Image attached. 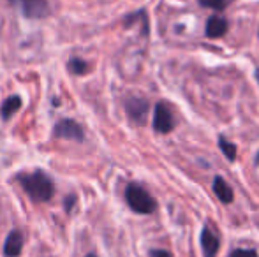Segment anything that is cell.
Masks as SVG:
<instances>
[{
	"label": "cell",
	"mask_w": 259,
	"mask_h": 257,
	"mask_svg": "<svg viewBox=\"0 0 259 257\" xmlns=\"http://www.w3.org/2000/svg\"><path fill=\"white\" fill-rule=\"evenodd\" d=\"M20 183L28 197L35 202L50 201L55 194L53 180L45 171H34L20 176Z\"/></svg>",
	"instance_id": "1"
},
{
	"label": "cell",
	"mask_w": 259,
	"mask_h": 257,
	"mask_svg": "<svg viewBox=\"0 0 259 257\" xmlns=\"http://www.w3.org/2000/svg\"><path fill=\"white\" fill-rule=\"evenodd\" d=\"M125 201L129 208L140 215H150L157 210V201L140 183H129L125 187Z\"/></svg>",
	"instance_id": "2"
},
{
	"label": "cell",
	"mask_w": 259,
	"mask_h": 257,
	"mask_svg": "<svg viewBox=\"0 0 259 257\" xmlns=\"http://www.w3.org/2000/svg\"><path fill=\"white\" fill-rule=\"evenodd\" d=\"M177 127V117L166 102H157L154 110V130L159 134H169Z\"/></svg>",
	"instance_id": "3"
},
{
	"label": "cell",
	"mask_w": 259,
	"mask_h": 257,
	"mask_svg": "<svg viewBox=\"0 0 259 257\" xmlns=\"http://www.w3.org/2000/svg\"><path fill=\"white\" fill-rule=\"evenodd\" d=\"M125 111H127V117L131 118L133 124L145 125L147 117H148V111H150V102H148L145 97L131 95L125 99Z\"/></svg>",
	"instance_id": "4"
},
{
	"label": "cell",
	"mask_w": 259,
	"mask_h": 257,
	"mask_svg": "<svg viewBox=\"0 0 259 257\" xmlns=\"http://www.w3.org/2000/svg\"><path fill=\"white\" fill-rule=\"evenodd\" d=\"M14 7L23 13L27 18H42L48 14V0H11Z\"/></svg>",
	"instance_id": "5"
},
{
	"label": "cell",
	"mask_w": 259,
	"mask_h": 257,
	"mask_svg": "<svg viewBox=\"0 0 259 257\" xmlns=\"http://www.w3.org/2000/svg\"><path fill=\"white\" fill-rule=\"evenodd\" d=\"M53 134L57 137H64V139H74V141L85 139L83 127L78 122L71 120V118H64V120L57 122V125H55V129H53Z\"/></svg>",
	"instance_id": "6"
},
{
	"label": "cell",
	"mask_w": 259,
	"mask_h": 257,
	"mask_svg": "<svg viewBox=\"0 0 259 257\" xmlns=\"http://www.w3.org/2000/svg\"><path fill=\"white\" fill-rule=\"evenodd\" d=\"M229 30V23L224 16L221 14H213L206 20L205 25V35L208 39H219L222 35H226Z\"/></svg>",
	"instance_id": "7"
},
{
	"label": "cell",
	"mask_w": 259,
	"mask_h": 257,
	"mask_svg": "<svg viewBox=\"0 0 259 257\" xmlns=\"http://www.w3.org/2000/svg\"><path fill=\"white\" fill-rule=\"evenodd\" d=\"M201 248L205 257H217L219 248H221V240L208 226L203 227L201 231Z\"/></svg>",
	"instance_id": "8"
},
{
	"label": "cell",
	"mask_w": 259,
	"mask_h": 257,
	"mask_svg": "<svg viewBox=\"0 0 259 257\" xmlns=\"http://www.w3.org/2000/svg\"><path fill=\"white\" fill-rule=\"evenodd\" d=\"M23 250V234L20 231H11L9 236L6 238L4 245V254L7 257H18Z\"/></svg>",
	"instance_id": "9"
},
{
	"label": "cell",
	"mask_w": 259,
	"mask_h": 257,
	"mask_svg": "<svg viewBox=\"0 0 259 257\" xmlns=\"http://www.w3.org/2000/svg\"><path fill=\"white\" fill-rule=\"evenodd\" d=\"M213 192L217 195V199L224 204H229L235 199V194H233V189L229 187V183L226 182L222 176H215L213 178Z\"/></svg>",
	"instance_id": "10"
},
{
	"label": "cell",
	"mask_w": 259,
	"mask_h": 257,
	"mask_svg": "<svg viewBox=\"0 0 259 257\" xmlns=\"http://www.w3.org/2000/svg\"><path fill=\"white\" fill-rule=\"evenodd\" d=\"M21 108V97L20 95H11L0 106V115H2L4 120H9L14 113Z\"/></svg>",
	"instance_id": "11"
},
{
	"label": "cell",
	"mask_w": 259,
	"mask_h": 257,
	"mask_svg": "<svg viewBox=\"0 0 259 257\" xmlns=\"http://www.w3.org/2000/svg\"><path fill=\"white\" fill-rule=\"evenodd\" d=\"M219 148H221V151L224 153V157L228 159L229 162H235L236 161V151H238V148H236L235 143H231V141H228L224 136H219Z\"/></svg>",
	"instance_id": "12"
},
{
	"label": "cell",
	"mask_w": 259,
	"mask_h": 257,
	"mask_svg": "<svg viewBox=\"0 0 259 257\" xmlns=\"http://www.w3.org/2000/svg\"><path fill=\"white\" fill-rule=\"evenodd\" d=\"M67 67H69V71H71L72 74H76V76H81V74H85V72H89V64H87L85 60H81V59H76V57L69 60Z\"/></svg>",
	"instance_id": "13"
},
{
	"label": "cell",
	"mask_w": 259,
	"mask_h": 257,
	"mask_svg": "<svg viewBox=\"0 0 259 257\" xmlns=\"http://www.w3.org/2000/svg\"><path fill=\"white\" fill-rule=\"evenodd\" d=\"M229 2H231V0H199V4H201L203 7H206V9H213V11H217V13L224 11L226 7L229 6Z\"/></svg>",
	"instance_id": "14"
},
{
	"label": "cell",
	"mask_w": 259,
	"mask_h": 257,
	"mask_svg": "<svg viewBox=\"0 0 259 257\" xmlns=\"http://www.w3.org/2000/svg\"><path fill=\"white\" fill-rule=\"evenodd\" d=\"M229 257H259V254L254 248H235Z\"/></svg>",
	"instance_id": "15"
},
{
	"label": "cell",
	"mask_w": 259,
	"mask_h": 257,
	"mask_svg": "<svg viewBox=\"0 0 259 257\" xmlns=\"http://www.w3.org/2000/svg\"><path fill=\"white\" fill-rule=\"evenodd\" d=\"M150 257H173V255H171V252L164 250V248H152Z\"/></svg>",
	"instance_id": "16"
},
{
	"label": "cell",
	"mask_w": 259,
	"mask_h": 257,
	"mask_svg": "<svg viewBox=\"0 0 259 257\" xmlns=\"http://www.w3.org/2000/svg\"><path fill=\"white\" fill-rule=\"evenodd\" d=\"M74 201H76L74 195H69V197L65 199V210H67V212H71V208L74 206Z\"/></svg>",
	"instance_id": "17"
},
{
	"label": "cell",
	"mask_w": 259,
	"mask_h": 257,
	"mask_svg": "<svg viewBox=\"0 0 259 257\" xmlns=\"http://www.w3.org/2000/svg\"><path fill=\"white\" fill-rule=\"evenodd\" d=\"M254 76H256V81L259 83V65L256 67V72H254Z\"/></svg>",
	"instance_id": "18"
},
{
	"label": "cell",
	"mask_w": 259,
	"mask_h": 257,
	"mask_svg": "<svg viewBox=\"0 0 259 257\" xmlns=\"http://www.w3.org/2000/svg\"><path fill=\"white\" fill-rule=\"evenodd\" d=\"M87 257H97L96 254H89V255H87Z\"/></svg>",
	"instance_id": "19"
},
{
	"label": "cell",
	"mask_w": 259,
	"mask_h": 257,
	"mask_svg": "<svg viewBox=\"0 0 259 257\" xmlns=\"http://www.w3.org/2000/svg\"><path fill=\"white\" fill-rule=\"evenodd\" d=\"M256 159H257V164H259V151H257V157Z\"/></svg>",
	"instance_id": "20"
}]
</instances>
